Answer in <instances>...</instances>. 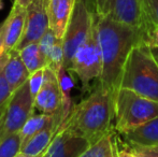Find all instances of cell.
Here are the masks:
<instances>
[{"label":"cell","mask_w":158,"mask_h":157,"mask_svg":"<svg viewBox=\"0 0 158 157\" xmlns=\"http://www.w3.org/2000/svg\"><path fill=\"white\" fill-rule=\"evenodd\" d=\"M27 8L13 3L8 17L4 19V51L12 52L16 48L23 37L26 23Z\"/></svg>","instance_id":"cell-12"},{"label":"cell","mask_w":158,"mask_h":157,"mask_svg":"<svg viewBox=\"0 0 158 157\" xmlns=\"http://www.w3.org/2000/svg\"><path fill=\"white\" fill-rule=\"evenodd\" d=\"M22 150L19 132L11 134L0 141V157H15Z\"/></svg>","instance_id":"cell-21"},{"label":"cell","mask_w":158,"mask_h":157,"mask_svg":"<svg viewBox=\"0 0 158 157\" xmlns=\"http://www.w3.org/2000/svg\"><path fill=\"white\" fill-rule=\"evenodd\" d=\"M152 52H153V55H154V57L156 58V60L158 63V50H152Z\"/></svg>","instance_id":"cell-32"},{"label":"cell","mask_w":158,"mask_h":157,"mask_svg":"<svg viewBox=\"0 0 158 157\" xmlns=\"http://www.w3.org/2000/svg\"><path fill=\"white\" fill-rule=\"evenodd\" d=\"M3 8V2H2V0H0V10Z\"/></svg>","instance_id":"cell-34"},{"label":"cell","mask_w":158,"mask_h":157,"mask_svg":"<svg viewBox=\"0 0 158 157\" xmlns=\"http://www.w3.org/2000/svg\"><path fill=\"white\" fill-rule=\"evenodd\" d=\"M85 138L60 127L46 150L44 157H80L89 147Z\"/></svg>","instance_id":"cell-11"},{"label":"cell","mask_w":158,"mask_h":157,"mask_svg":"<svg viewBox=\"0 0 158 157\" xmlns=\"http://www.w3.org/2000/svg\"><path fill=\"white\" fill-rule=\"evenodd\" d=\"M23 63L25 64L26 68L28 69L29 73L38 71L40 69H43L48 66L46 59L42 53L39 43H32L25 46L24 48L19 51Z\"/></svg>","instance_id":"cell-19"},{"label":"cell","mask_w":158,"mask_h":157,"mask_svg":"<svg viewBox=\"0 0 158 157\" xmlns=\"http://www.w3.org/2000/svg\"><path fill=\"white\" fill-rule=\"evenodd\" d=\"M43 83H44V68L33 72V73H31L29 76V79H28V86H29V90H30V93H31V96L33 97V99L35 98L38 93L40 92Z\"/></svg>","instance_id":"cell-24"},{"label":"cell","mask_w":158,"mask_h":157,"mask_svg":"<svg viewBox=\"0 0 158 157\" xmlns=\"http://www.w3.org/2000/svg\"><path fill=\"white\" fill-rule=\"evenodd\" d=\"M115 129L109 131L106 136L90 144L80 157H117L121 147V139Z\"/></svg>","instance_id":"cell-17"},{"label":"cell","mask_w":158,"mask_h":157,"mask_svg":"<svg viewBox=\"0 0 158 157\" xmlns=\"http://www.w3.org/2000/svg\"><path fill=\"white\" fill-rule=\"evenodd\" d=\"M3 53H6L4 51V21L0 24V56Z\"/></svg>","instance_id":"cell-28"},{"label":"cell","mask_w":158,"mask_h":157,"mask_svg":"<svg viewBox=\"0 0 158 157\" xmlns=\"http://www.w3.org/2000/svg\"><path fill=\"white\" fill-rule=\"evenodd\" d=\"M68 71L77 76L81 82L83 92H87L89 89L90 82L99 80L101 76L102 61L96 37V17L92 32L87 40L77 51Z\"/></svg>","instance_id":"cell-6"},{"label":"cell","mask_w":158,"mask_h":157,"mask_svg":"<svg viewBox=\"0 0 158 157\" xmlns=\"http://www.w3.org/2000/svg\"><path fill=\"white\" fill-rule=\"evenodd\" d=\"M58 118H63L64 119L63 111L58 112V113H55V114H44V113L33 114L32 113L31 115H30V118L27 119V122L24 124L22 129L19 130L22 147L25 145L35 134H37L38 132L41 131L42 129H44L46 126H48L52 122H54L55 119Z\"/></svg>","instance_id":"cell-18"},{"label":"cell","mask_w":158,"mask_h":157,"mask_svg":"<svg viewBox=\"0 0 158 157\" xmlns=\"http://www.w3.org/2000/svg\"><path fill=\"white\" fill-rule=\"evenodd\" d=\"M142 43L151 50H158V24L148 21L143 28Z\"/></svg>","instance_id":"cell-22"},{"label":"cell","mask_w":158,"mask_h":157,"mask_svg":"<svg viewBox=\"0 0 158 157\" xmlns=\"http://www.w3.org/2000/svg\"><path fill=\"white\" fill-rule=\"evenodd\" d=\"M93 2H94L96 13H97L98 15H101L102 13H103V10H104L106 0H93Z\"/></svg>","instance_id":"cell-29"},{"label":"cell","mask_w":158,"mask_h":157,"mask_svg":"<svg viewBox=\"0 0 158 157\" xmlns=\"http://www.w3.org/2000/svg\"><path fill=\"white\" fill-rule=\"evenodd\" d=\"M44 154H45V153H44ZM42 157H44V155H43V156H42Z\"/></svg>","instance_id":"cell-35"},{"label":"cell","mask_w":158,"mask_h":157,"mask_svg":"<svg viewBox=\"0 0 158 157\" xmlns=\"http://www.w3.org/2000/svg\"><path fill=\"white\" fill-rule=\"evenodd\" d=\"M63 123V118H56L50 125L46 126L44 129H42L37 134H35L25 145H23L21 152H23V153H25L26 155L30 157L43 156Z\"/></svg>","instance_id":"cell-14"},{"label":"cell","mask_w":158,"mask_h":157,"mask_svg":"<svg viewBox=\"0 0 158 157\" xmlns=\"http://www.w3.org/2000/svg\"><path fill=\"white\" fill-rule=\"evenodd\" d=\"M33 1V0H14L15 3L19 4L21 6H24V8H27L30 3Z\"/></svg>","instance_id":"cell-31"},{"label":"cell","mask_w":158,"mask_h":157,"mask_svg":"<svg viewBox=\"0 0 158 157\" xmlns=\"http://www.w3.org/2000/svg\"><path fill=\"white\" fill-rule=\"evenodd\" d=\"M123 142L135 145H158V118L121 134Z\"/></svg>","instance_id":"cell-16"},{"label":"cell","mask_w":158,"mask_h":157,"mask_svg":"<svg viewBox=\"0 0 158 157\" xmlns=\"http://www.w3.org/2000/svg\"><path fill=\"white\" fill-rule=\"evenodd\" d=\"M119 87L158 101V63L152 50L143 43L137 44L129 53Z\"/></svg>","instance_id":"cell-3"},{"label":"cell","mask_w":158,"mask_h":157,"mask_svg":"<svg viewBox=\"0 0 158 157\" xmlns=\"http://www.w3.org/2000/svg\"><path fill=\"white\" fill-rule=\"evenodd\" d=\"M13 95V90L11 89L6 79L4 78L2 71L0 72V108L4 105Z\"/></svg>","instance_id":"cell-25"},{"label":"cell","mask_w":158,"mask_h":157,"mask_svg":"<svg viewBox=\"0 0 158 157\" xmlns=\"http://www.w3.org/2000/svg\"><path fill=\"white\" fill-rule=\"evenodd\" d=\"M2 73L8 81L13 93L19 89L21 86H23L28 81L30 76L29 71L22 60L19 52L17 50H13L11 52L8 63L2 70Z\"/></svg>","instance_id":"cell-15"},{"label":"cell","mask_w":158,"mask_h":157,"mask_svg":"<svg viewBox=\"0 0 158 157\" xmlns=\"http://www.w3.org/2000/svg\"><path fill=\"white\" fill-rule=\"evenodd\" d=\"M126 145L137 157H158V145Z\"/></svg>","instance_id":"cell-23"},{"label":"cell","mask_w":158,"mask_h":157,"mask_svg":"<svg viewBox=\"0 0 158 157\" xmlns=\"http://www.w3.org/2000/svg\"><path fill=\"white\" fill-rule=\"evenodd\" d=\"M148 19L158 24V0H143Z\"/></svg>","instance_id":"cell-26"},{"label":"cell","mask_w":158,"mask_h":157,"mask_svg":"<svg viewBox=\"0 0 158 157\" xmlns=\"http://www.w3.org/2000/svg\"><path fill=\"white\" fill-rule=\"evenodd\" d=\"M77 0H48V13L50 28L57 38L63 39Z\"/></svg>","instance_id":"cell-13"},{"label":"cell","mask_w":158,"mask_h":157,"mask_svg":"<svg viewBox=\"0 0 158 157\" xmlns=\"http://www.w3.org/2000/svg\"><path fill=\"white\" fill-rule=\"evenodd\" d=\"M96 10L93 0H77L63 38L64 66L69 70L77 51L87 40L95 24Z\"/></svg>","instance_id":"cell-5"},{"label":"cell","mask_w":158,"mask_h":157,"mask_svg":"<svg viewBox=\"0 0 158 157\" xmlns=\"http://www.w3.org/2000/svg\"><path fill=\"white\" fill-rule=\"evenodd\" d=\"M60 127L93 144L114 128V94L98 82L86 98L72 108Z\"/></svg>","instance_id":"cell-2"},{"label":"cell","mask_w":158,"mask_h":157,"mask_svg":"<svg viewBox=\"0 0 158 157\" xmlns=\"http://www.w3.org/2000/svg\"><path fill=\"white\" fill-rule=\"evenodd\" d=\"M117 157H137L130 150L128 149V147L121 140V147L118 150V154Z\"/></svg>","instance_id":"cell-27"},{"label":"cell","mask_w":158,"mask_h":157,"mask_svg":"<svg viewBox=\"0 0 158 157\" xmlns=\"http://www.w3.org/2000/svg\"><path fill=\"white\" fill-rule=\"evenodd\" d=\"M35 110V99L29 90L28 81L16 89L6 103L1 128V140L11 134L19 132Z\"/></svg>","instance_id":"cell-7"},{"label":"cell","mask_w":158,"mask_h":157,"mask_svg":"<svg viewBox=\"0 0 158 157\" xmlns=\"http://www.w3.org/2000/svg\"><path fill=\"white\" fill-rule=\"evenodd\" d=\"M142 36L143 28L96 13V37L102 61V72L98 82L113 94L119 88L127 57L137 44L142 43Z\"/></svg>","instance_id":"cell-1"},{"label":"cell","mask_w":158,"mask_h":157,"mask_svg":"<svg viewBox=\"0 0 158 157\" xmlns=\"http://www.w3.org/2000/svg\"><path fill=\"white\" fill-rule=\"evenodd\" d=\"M101 15L139 28H144L148 22L143 0H106Z\"/></svg>","instance_id":"cell-9"},{"label":"cell","mask_w":158,"mask_h":157,"mask_svg":"<svg viewBox=\"0 0 158 157\" xmlns=\"http://www.w3.org/2000/svg\"><path fill=\"white\" fill-rule=\"evenodd\" d=\"M158 118V101L127 88L114 94V128L119 134Z\"/></svg>","instance_id":"cell-4"},{"label":"cell","mask_w":158,"mask_h":157,"mask_svg":"<svg viewBox=\"0 0 158 157\" xmlns=\"http://www.w3.org/2000/svg\"><path fill=\"white\" fill-rule=\"evenodd\" d=\"M56 73L59 80L61 95H63L64 119H66L69 116V114L71 113V110H72V108H73L72 103H71V89H72V87H73V82L70 78V76H69L70 72H69L64 66L57 70Z\"/></svg>","instance_id":"cell-20"},{"label":"cell","mask_w":158,"mask_h":157,"mask_svg":"<svg viewBox=\"0 0 158 157\" xmlns=\"http://www.w3.org/2000/svg\"><path fill=\"white\" fill-rule=\"evenodd\" d=\"M35 109L44 114H55L63 111L59 80L56 72L50 67L44 68V83L35 98Z\"/></svg>","instance_id":"cell-10"},{"label":"cell","mask_w":158,"mask_h":157,"mask_svg":"<svg viewBox=\"0 0 158 157\" xmlns=\"http://www.w3.org/2000/svg\"><path fill=\"white\" fill-rule=\"evenodd\" d=\"M6 103L0 108V141H1V128H2V123H3L4 113H6Z\"/></svg>","instance_id":"cell-30"},{"label":"cell","mask_w":158,"mask_h":157,"mask_svg":"<svg viewBox=\"0 0 158 157\" xmlns=\"http://www.w3.org/2000/svg\"><path fill=\"white\" fill-rule=\"evenodd\" d=\"M15 157H30V156L26 155V154H25V153H23V152H19V153L17 154V155L15 156ZM41 157H42V156H41Z\"/></svg>","instance_id":"cell-33"},{"label":"cell","mask_w":158,"mask_h":157,"mask_svg":"<svg viewBox=\"0 0 158 157\" xmlns=\"http://www.w3.org/2000/svg\"><path fill=\"white\" fill-rule=\"evenodd\" d=\"M48 0H33L27 6L23 37L15 50L19 51L32 43H38L50 29L48 13Z\"/></svg>","instance_id":"cell-8"}]
</instances>
